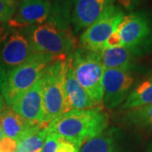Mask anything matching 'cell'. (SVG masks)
<instances>
[{
    "mask_svg": "<svg viewBox=\"0 0 152 152\" xmlns=\"http://www.w3.org/2000/svg\"><path fill=\"white\" fill-rule=\"evenodd\" d=\"M70 57L66 59L56 60L49 66L42 78L43 126L45 128L53 120L64 113L65 105L66 74Z\"/></svg>",
    "mask_w": 152,
    "mask_h": 152,
    "instance_id": "277c9868",
    "label": "cell"
},
{
    "mask_svg": "<svg viewBox=\"0 0 152 152\" xmlns=\"http://www.w3.org/2000/svg\"><path fill=\"white\" fill-rule=\"evenodd\" d=\"M42 79L31 87L11 107L23 118L34 125L43 126V102L42 95Z\"/></svg>",
    "mask_w": 152,
    "mask_h": 152,
    "instance_id": "8fae6325",
    "label": "cell"
},
{
    "mask_svg": "<svg viewBox=\"0 0 152 152\" xmlns=\"http://www.w3.org/2000/svg\"><path fill=\"white\" fill-rule=\"evenodd\" d=\"M4 97L2 96V93L0 92V112L4 109Z\"/></svg>",
    "mask_w": 152,
    "mask_h": 152,
    "instance_id": "4316f807",
    "label": "cell"
},
{
    "mask_svg": "<svg viewBox=\"0 0 152 152\" xmlns=\"http://www.w3.org/2000/svg\"><path fill=\"white\" fill-rule=\"evenodd\" d=\"M119 5L127 11H133L148 0H117Z\"/></svg>",
    "mask_w": 152,
    "mask_h": 152,
    "instance_id": "cb8c5ba5",
    "label": "cell"
},
{
    "mask_svg": "<svg viewBox=\"0 0 152 152\" xmlns=\"http://www.w3.org/2000/svg\"><path fill=\"white\" fill-rule=\"evenodd\" d=\"M34 53L21 30H14L0 46V63L6 72L20 65Z\"/></svg>",
    "mask_w": 152,
    "mask_h": 152,
    "instance_id": "30bf717a",
    "label": "cell"
},
{
    "mask_svg": "<svg viewBox=\"0 0 152 152\" xmlns=\"http://www.w3.org/2000/svg\"><path fill=\"white\" fill-rule=\"evenodd\" d=\"M51 11L52 5L49 0H21L8 24L14 30L42 24L48 20Z\"/></svg>",
    "mask_w": 152,
    "mask_h": 152,
    "instance_id": "9c48e42d",
    "label": "cell"
},
{
    "mask_svg": "<svg viewBox=\"0 0 152 152\" xmlns=\"http://www.w3.org/2000/svg\"><path fill=\"white\" fill-rule=\"evenodd\" d=\"M108 116L101 107L72 110L53 120L46 129L68 139L78 146L103 133L108 126Z\"/></svg>",
    "mask_w": 152,
    "mask_h": 152,
    "instance_id": "6da1fadb",
    "label": "cell"
},
{
    "mask_svg": "<svg viewBox=\"0 0 152 152\" xmlns=\"http://www.w3.org/2000/svg\"><path fill=\"white\" fill-rule=\"evenodd\" d=\"M100 106L96 105L93 102L86 92V91L76 80L70 57V61L66 74L65 105L64 109V113L70 112L72 110L91 109Z\"/></svg>",
    "mask_w": 152,
    "mask_h": 152,
    "instance_id": "4fadbf2b",
    "label": "cell"
},
{
    "mask_svg": "<svg viewBox=\"0 0 152 152\" xmlns=\"http://www.w3.org/2000/svg\"><path fill=\"white\" fill-rule=\"evenodd\" d=\"M34 53L66 59L75 51L76 41L71 30L58 26L52 20L20 29Z\"/></svg>",
    "mask_w": 152,
    "mask_h": 152,
    "instance_id": "7a4b0ae2",
    "label": "cell"
},
{
    "mask_svg": "<svg viewBox=\"0 0 152 152\" xmlns=\"http://www.w3.org/2000/svg\"><path fill=\"white\" fill-rule=\"evenodd\" d=\"M151 104H152V75L143 80L129 92L122 108L129 110Z\"/></svg>",
    "mask_w": 152,
    "mask_h": 152,
    "instance_id": "2e32d148",
    "label": "cell"
},
{
    "mask_svg": "<svg viewBox=\"0 0 152 152\" xmlns=\"http://www.w3.org/2000/svg\"><path fill=\"white\" fill-rule=\"evenodd\" d=\"M80 148L66 138L54 133H48L42 152H79Z\"/></svg>",
    "mask_w": 152,
    "mask_h": 152,
    "instance_id": "d6986e66",
    "label": "cell"
},
{
    "mask_svg": "<svg viewBox=\"0 0 152 152\" xmlns=\"http://www.w3.org/2000/svg\"><path fill=\"white\" fill-rule=\"evenodd\" d=\"M134 80L129 70L105 69L102 75L104 106L113 109L123 103L129 94Z\"/></svg>",
    "mask_w": 152,
    "mask_h": 152,
    "instance_id": "ba28073f",
    "label": "cell"
},
{
    "mask_svg": "<svg viewBox=\"0 0 152 152\" xmlns=\"http://www.w3.org/2000/svg\"><path fill=\"white\" fill-rule=\"evenodd\" d=\"M17 148V141L4 137L0 140V152H15Z\"/></svg>",
    "mask_w": 152,
    "mask_h": 152,
    "instance_id": "603a6c76",
    "label": "cell"
},
{
    "mask_svg": "<svg viewBox=\"0 0 152 152\" xmlns=\"http://www.w3.org/2000/svg\"><path fill=\"white\" fill-rule=\"evenodd\" d=\"M121 47H124L122 38L120 37L119 33L117 31H115L105 42L103 45V49L115 48H121Z\"/></svg>",
    "mask_w": 152,
    "mask_h": 152,
    "instance_id": "7402d4cb",
    "label": "cell"
},
{
    "mask_svg": "<svg viewBox=\"0 0 152 152\" xmlns=\"http://www.w3.org/2000/svg\"><path fill=\"white\" fill-rule=\"evenodd\" d=\"M48 132L46 129L26 136L17 142L15 152H42Z\"/></svg>",
    "mask_w": 152,
    "mask_h": 152,
    "instance_id": "ffe728a7",
    "label": "cell"
},
{
    "mask_svg": "<svg viewBox=\"0 0 152 152\" xmlns=\"http://www.w3.org/2000/svg\"><path fill=\"white\" fill-rule=\"evenodd\" d=\"M124 121L136 128L152 129V104L129 109L124 115Z\"/></svg>",
    "mask_w": 152,
    "mask_h": 152,
    "instance_id": "ac0fdd59",
    "label": "cell"
},
{
    "mask_svg": "<svg viewBox=\"0 0 152 152\" xmlns=\"http://www.w3.org/2000/svg\"><path fill=\"white\" fill-rule=\"evenodd\" d=\"M56 59L48 55L34 53L26 62L7 71L1 93L7 106H12L40 80Z\"/></svg>",
    "mask_w": 152,
    "mask_h": 152,
    "instance_id": "3957f363",
    "label": "cell"
},
{
    "mask_svg": "<svg viewBox=\"0 0 152 152\" xmlns=\"http://www.w3.org/2000/svg\"><path fill=\"white\" fill-rule=\"evenodd\" d=\"M76 80L95 103H102V75L105 70L100 52L78 48L71 56Z\"/></svg>",
    "mask_w": 152,
    "mask_h": 152,
    "instance_id": "5b68a950",
    "label": "cell"
},
{
    "mask_svg": "<svg viewBox=\"0 0 152 152\" xmlns=\"http://www.w3.org/2000/svg\"><path fill=\"white\" fill-rule=\"evenodd\" d=\"M102 63L105 69H124L130 71L134 68V55L124 47L105 48L100 51Z\"/></svg>",
    "mask_w": 152,
    "mask_h": 152,
    "instance_id": "9a60e30c",
    "label": "cell"
},
{
    "mask_svg": "<svg viewBox=\"0 0 152 152\" xmlns=\"http://www.w3.org/2000/svg\"><path fill=\"white\" fill-rule=\"evenodd\" d=\"M5 136H4V132H3V129H2V127H1V124H0V140L3 139V138H4Z\"/></svg>",
    "mask_w": 152,
    "mask_h": 152,
    "instance_id": "83f0119b",
    "label": "cell"
},
{
    "mask_svg": "<svg viewBox=\"0 0 152 152\" xmlns=\"http://www.w3.org/2000/svg\"><path fill=\"white\" fill-rule=\"evenodd\" d=\"M0 124L4 136L11 138L17 142L26 136L43 129L41 126L32 124L23 118L9 106L4 107L0 112Z\"/></svg>",
    "mask_w": 152,
    "mask_h": 152,
    "instance_id": "5bb4252c",
    "label": "cell"
},
{
    "mask_svg": "<svg viewBox=\"0 0 152 152\" xmlns=\"http://www.w3.org/2000/svg\"><path fill=\"white\" fill-rule=\"evenodd\" d=\"M124 48L134 56L152 51V15L145 10L132 12L124 15L117 30Z\"/></svg>",
    "mask_w": 152,
    "mask_h": 152,
    "instance_id": "8992f818",
    "label": "cell"
},
{
    "mask_svg": "<svg viewBox=\"0 0 152 152\" xmlns=\"http://www.w3.org/2000/svg\"><path fill=\"white\" fill-rule=\"evenodd\" d=\"M13 31L14 29H12L8 23H0V46L5 42Z\"/></svg>",
    "mask_w": 152,
    "mask_h": 152,
    "instance_id": "d4e9b609",
    "label": "cell"
},
{
    "mask_svg": "<svg viewBox=\"0 0 152 152\" xmlns=\"http://www.w3.org/2000/svg\"><path fill=\"white\" fill-rule=\"evenodd\" d=\"M124 15L121 7L114 4L109 6L98 20L81 34L80 43L82 48L94 52L102 51L105 42L117 30Z\"/></svg>",
    "mask_w": 152,
    "mask_h": 152,
    "instance_id": "52a82bcc",
    "label": "cell"
},
{
    "mask_svg": "<svg viewBox=\"0 0 152 152\" xmlns=\"http://www.w3.org/2000/svg\"><path fill=\"white\" fill-rule=\"evenodd\" d=\"M17 0H0V23H8L15 15L18 7Z\"/></svg>",
    "mask_w": 152,
    "mask_h": 152,
    "instance_id": "44dd1931",
    "label": "cell"
},
{
    "mask_svg": "<svg viewBox=\"0 0 152 152\" xmlns=\"http://www.w3.org/2000/svg\"><path fill=\"white\" fill-rule=\"evenodd\" d=\"M71 22L75 31L86 29L103 14L115 0H72Z\"/></svg>",
    "mask_w": 152,
    "mask_h": 152,
    "instance_id": "7c38bea8",
    "label": "cell"
},
{
    "mask_svg": "<svg viewBox=\"0 0 152 152\" xmlns=\"http://www.w3.org/2000/svg\"><path fill=\"white\" fill-rule=\"evenodd\" d=\"M79 152H120V150L113 134L103 132L84 143Z\"/></svg>",
    "mask_w": 152,
    "mask_h": 152,
    "instance_id": "e0dca14e",
    "label": "cell"
},
{
    "mask_svg": "<svg viewBox=\"0 0 152 152\" xmlns=\"http://www.w3.org/2000/svg\"><path fill=\"white\" fill-rule=\"evenodd\" d=\"M6 70L4 68V66L2 65V64L0 63V92H1V90H2V87L4 83V80H5L6 77Z\"/></svg>",
    "mask_w": 152,
    "mask_h": 152,
    "instance_id": "484cf974",
    "label": "cell"
},
{
    "mask_svg": "<svg viewBox=\"0 0 152 152\" xmlns=\"http://www.w3.org/2000/svg\"><path fill=\"white\" fill-rule=\"evenodd\" d=\"M148 152H152V146L151 147V149H150V150L148 151Z\"/></svg>",
    "mask_w": 152,
    "mask_h": 152,
    "instance_id": "f1b7e54d",
    "label": "cell"
}]
</instances>
